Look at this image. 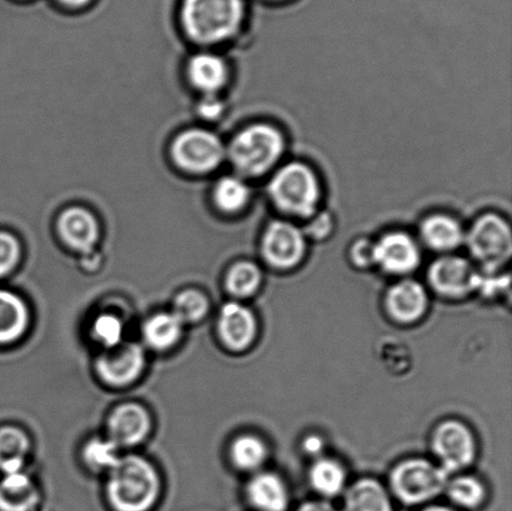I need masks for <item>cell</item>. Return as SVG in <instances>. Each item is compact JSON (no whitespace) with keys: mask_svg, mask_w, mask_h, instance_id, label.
Returning a JSON list of instances; mask_svg holds the SVG:
<instances>
[{"mask_svg":"<svg viewBox=\"0 0 512 511\" xmlns=\"http://www.w3.org/2000/svg\"><path fill=\"white\" fill-rule=\"evenodd\" d=\"M159 495V475L148 460L128 455L109 470L107 498L113 511H150Z\"/></svg>","mask_w":512,"mask_h":511,"instance_id":"cell-1","label":"cell"},{"mask_svg":"<svg viewBox=\"0 0 512 511\" xmlns=\"http://www.w3.org/2000/svg\"><path fill=\"white\" fill-rule=\"evenodd\" d=\"M271 203L286 217L308 220L319 212L321 184L304 163L291 162L276 170L268 185Z\"/></svg>","mask_w":512,"mask_h":511,"instance_id":"cell-2","label":"cell"},{"mask_svg":"<svg viewBox=\"0 0 512 511\" xmlns=\"http://www.w3.org/2000/svg\"><path fill=\"white\" fill-rule=\"evenodd\" d=\"M245 17L244 0H184L185 30L200 43H218L234 37Z\"/></svg>","mask_w":512,"mask_h":511,"instance_id":"cell-3","label":"cell"},{"mask_svg":"<svg viewBox=\"0 0 512 511\" xmlns=\"http://www.w3.org/2000/svg\"><path fill=\"white\" fill-rule=\"evenodd\" d=\"M285 152L283 133L274 125L254 124L237 134L230 144V160L244 177H261L280 162Z\"/></svg>","mask_w":512,"mask_h":511,"instance_id":"cell-4","label":"cell"},{"mask_svg":"<svg viewBox=\"0 0 512 511\" xmlns=\"http://www.w3.org/2000/svg\"><path fill=\"white\" fill-rule=\"evenodd\" d=\"M464 244L486 273H494L509 262L512 254L510 224L498 214L481 215L465 232Z\"/></svg>","mask_w":512,"mask_h":511,"instance_id":"cell-5","label":"cell"},{"mask_svg":"<svg viewBox=\"0 0 512 511\" xmlns=\"http://www.w3.org/2000/svg\"><path fill=\"white\" fill-rule=\"evenodd\" d=\"M448 482L449 474L440 465L419 458L396 465L390 478L395 497L409 505L426 503L439 497L445 492Z\"/></svg>","mask_w":512,"mask_h":511,"instance_id":"cell-6","label":"cell"},{"mask_svg":"<svg viewBox=\"0 0 512 511\" xmlns=\"http://www.w3.org/2000/svg\"><path fill=\"white\" fill-rule=\"evenodd\" d=\"M306 237L303 229L289 220H274L266 227L261 239V254L275 269L289 270L304 259Z\"/></svg>","mask_w":512,"mask_h":511,"instance_id":"cell-7","label":"cell"},{"mask_svg":"<svg viewBox=\"0 0 512 511\" xmlns=\"http://www.w3.org/2000/svg\"><path fill=\"white\" fill-rule=\"evenodd\" d=\"M431 447L440 467L449 475L469 467L474 462L476 442L474 434L459 420H445L435 429Z\"/></svg>","mask_w":512,"mask_h":511,"instance_id":"cell-8","label":"cell"},{"mask_svg":"<svg viewBox=\"0 0 512 511\" xmlns=\"http://www.w3.org/2000/svg\"><path fill=\"white\" fill-rule=\"evenodd\" d=\"M175 163L190 172H210L223 162L225 148L217 135L194 129L180 134L172 149Z\"/></svg>","mask_w":512,"mask_h":511,"instance_id":"cell-9","label":"cell"},{"mask_svg":"<svg viewBox=\"0 0 512 511\" xmlns=\"http://www.w3.org/2000/svg\"><path fill=\"white\" fill-rule=\"evenodd\" d=\"M428 278L431 287L439 294L460 298L478 289L480 273L469 260L445 255L431 264Z\"/></svg>","mask_w":512,"mask_h":511,"instance_id":"cell-10","label":"cell"},{"mask_svg":"<svg viewBox=\"0 0 512 511\" xmlns=\"http://www.w3.org/2000/svg\"><path fill=\"white\" fill-rule=\"evenodd\" d=\"M145 355L135 343H120L109 348L97 360V372L104 383L125 387L135 382L143 373Z\"/></svg>","mask_w":512,"mask_h":511,"instance_id":"cell-11","label":"cell"},{"mask_svg":"<svg viewBox=\"0 0 512 511\" xmlns=\"http://www.w3.org/2000/svg\"><path fill=\"white\" fill-rule=\"evenodd\" d=\"M419 244L409 234L391 232L375 242V265L389 274L404 275L419 267Z\"/></svg>","mask_w":512,"mask_h":511,"instance_id":"cell-12","label":"cell"},{"mask_svg":"<svg viewBox=\"0 0 512 511\" xmlns=\"http://www.w3.org/2000/svg\"><path fill=\"white\" fill-rule=\"evenodd\" d=\"M152 428L150 415L138 404H123L110 414L108 439L117 447L129 448L143 442Z\"/></svg>","mask_w":512,"mask_h":511,"instance_id":"cell-13","label":"cell"},{"mask_svg":"<svg viewBox=\"0 0 512 511\" xmlns=\"http://www.w3.org/2000/svg\"><path fill=\"white\" fill-rule=\"evenodd\" d=\"M218 332L225 347L234 352H242L254 342L256 334L254 314L242 304L227 303L220 310Z\"/></svg>","mask_w":512,"mask_h":511,"instance_id":"cell-14","label":"cell"},{"mask_svg":"<svg viewBox=\"0 0 512 511\" xmlns=\"http://www.w3.org/2000/svg\"><path fill=\"white\" fill-rule=\"evenodd\" d=\"M386 308L396 322H416L423 317L428 308V293L416 280H401L386 294Z\"/></svg>","mask_w":512,"mask_h":511,"instance_id":"cell-15","label":"cell"},{"mask_svg":"<svg viewBox=\"0 0 512 511\" xmlns=\"http://www.w3.org/2000/svg\"><path fill=\"white\" fill-rule=\"evenodd\" d=\"M59 232L65 243L78 252H90L98 243L99 224L82 208L65 210L59 219Z\"/></svg>","mask_w":512,"mask_h":511,"instance_id":"cell-16","label":"cell"},{"mask_svg":"<svg viewBox=\"0 0 512 511\" xmlns=\"http://www.w3.org/2000/svg\"><path fill=\"white\" fill-rule=\"evenodd\" d=\"M420 237L431 250L450 253L464 244L465 230L450 215L434 214L421 222Z\"/></svg>","mask_w":512,"mask_h":511,"instance_id":"cell-17","label":"cell"},{"mask_svg":"<svg viewBox=\"0 0 512 511\" xmlns=\"http://www.w3.org/2000/svg\"><path fill=\"white\" fill-rule=\"evenodd\" d=\"M247 497L259 511H285L289 507V492L285 483L273 473H260L250 480Z\"/></svg>","mask_w":512,"mask_h":511,"instance_id":"cell-18","label":"cell"},{"mask_svg":"<svg viewBox=\"0 0 512 511\" xmlns=\"http://www.w3.org/2000/svg\"><path fill=\"white\" fill-rule=\"evenodd\" d=\"M39 500L37 487L22 472L5 474L0 482V511H34Z\"/></svg>","mask_w":512,"mask_h":511,"instance_id":"cell-19","label":"cell"},{"mask_svg":"<svg viewBox=\"0 0 512 511\" xmlns=\"http://www.w3.org/2000/svg\"><path fill=\"white\" fill-rule=\"evenodd\" d=\"M188 73L194 87L207 95L215 94L222 89L229 77L227 64L213 54L195 55L190 60Z\"/></svg>","mask_w":512,"mask_h":511,"instance_id":"cell-20","label":"cell"},{"mask_svg":"<svg viewBox=\"0 0 512 511\" xmlns=\"http://www.w3.org/2000/svg\"><path fill=\"white\" fill-rule=\"evenodd\" d=\"M343 511H393V505L378 480L360 479L346 490Z\"/></svg>","mask_w":512,"mask_h":511,"instance_id":"cell-21","label":"cell"},{"mask_svg":"<svg viewBox=\"0 0 512 511\" xmlns=\"http://www.w3.org/2000/svg\"><path fill=\"white\" fill-rule=\"evenodd\" d=\"M29 324L27 305L17 294L0 290V344L17 342Z\"/></svg>","mask_w":512,"mask_h":511,"instance_id":"cell-22","label":"cell"},{"mask_svg":"<svg viewBox=\"0 0 512 511\" xmlns=\"http://www.w3.org/2000/svg\"><path fill=\"white\" fill-rule=\"evenodd\" d=\"M183 334V323L173 313L155 314L143 327L145 343L154 350H168L179 342Z\"/></svg>","mask_w":512,"mask_h":511,"instance_id":"cell-23","label":"cell"},{"mask_svg":"<svg viewBox=\"0 0 512 511\" xmlns=\"http://www.w3.org/2000/svg\"><path fill=\"white\" fill-rule=\"evenodd\" d=\"M29 449V438L23 430L0 428V470L4 474L22 472Z\"/></svg>","mask_w":512,"mask_h":511,"instance_id":"cell-24","label":"cell"},{"mask_svg":"<svg viewBox=\"0 0 512 511\" xmlns=\"http://www.w3.org/2000/svg\"><path fill=\"white\" fill-rule=\"evenodd\" d=\"M310 483L316 492L326 498H333L343 492L345 470L333 459H319L310 469Z\"/></svg>","mask_w":512,"mask_h":511,"instance_id":"cell-25","label":"cell"},{"mask_svg":"<svg viewBox=\"0 0 512 511\" xmlns=\"http://www.w3.org/2000/svg\"><path fill=\"white\" fill-rule=\"evenodd\" d=\"M230 457L232 462L240 470L244 472H253L259 469L265 463L268 457V448L265 443L255 435H242L230 449Z\"/></svg>","mask_w":512,"mask_h":511,"instance_id":"cell-26","label":"cell"},{"mask_svg":"<svg viewBox=\"0 0 512 511\" xmlns=\"http://www.w3.org/2000/svg\"><path fill=\"white\" fill-rule=\"evenodd\" d=\"M215 203L227 213H237L247 207L250 200V188L240 177H225L219 180L214 190Z\"/></svg>","mask_w":512,"mask_h":511,"instance_id":"cell-27","label":"cell"},{"mask_svg":"<svg viewBox=\"0 0 512 511\" xmlns=\"http://www.w3.org/2000/svg\"><path fill=\"white\" fill-rule=\"evenodd\" d=\"M446 494L455 505L464 509H476L484 503L486 490L479 479L464 475L446 484Z\"/></svg>","mask_w":512,"mask_h":511,"instance_id":"cell-28","label":"cell"},{"mask_svg":"<svg viewBox=\"0 0 512 511\" xmlns=\"http://www.w3.org/2000/svg\"><path fill=\"white\" fill-rule=\"evenodd\" d=\"M263 274L258 265L252 262H240L229 270L227 288L238 298H247L259 289Z\"/></svg>","mask_w":512,"mask_h":511,"instance_id":"cell-29","label":"cell"},{"mask_svg":"<svg viewBox=\"0 0 512 511\" xmlns=\"http://www.w3.org/2000/svg\"><path fill=\"white\" fill-rule=\"evenodd\" d=\"M83 458L88 467L95 472H109L119 460L118 447L112 440L94 438L85 444Z\"/></svg>","mask_w":512,"mask_h":511,"instance_id":"cell-30","label":"cell"},{"mask_svg":"<svg viewBox=\"0 0 512 511\" xmlns=\"http://www.w3.org/2000/svg\"><path fill=\"white\" fill-rule=\"evenodd\" d=\"M208 310L209 302L205 295L198 290L188 289L175 298L173 314L183 324L197 323L207 315Z\"/></svg>","mask_w":512,"mask_h":511,"instance_id":"cell-31","label":"cell"},{"mask_svg":"<svg viewBox=\"0 0 512 511\" xmlns=\"http://www.w3.org/2000/svg\"><path fill=\"white\" fill-rule=\"evenodd\" d=\"M123 322L113 314H102L94 320L92 334L98 343L104 345L105 349L117 347L122 343Z\"/></svg>","mask_w":512,"mask_h":511,"instance_id":"cell-32","label":"cell"},{"mask_svg":"<svg viewBox=\"0 0 512 511\" xmlns=\"http://www.w3.org/2000/svg\"><path fill=\"white\" fill-rule=\"evenodd\" d=\"M20 259V245L12 234L0 232V277L12 272Z\"/></svg>","mask_w":512,"mask_h":511,"instance_id":"cell-33","label":"cell"},{"mask_svg":"<svg viewBox=\"0 0 512 511\" xmlns=\"http://www.w3.org/2000/svg\"><path fill=\"white\" fill-rule=\"evenodd\" d=\"M306 225L303 229L306 238L314 240H323L328 238L334 230V219L329 213L318 212L313 217L305 220Z\"/></svg>","mask_w":512,"mask_h":511,"instance_id":"cell-34","label":"cell"},{"mask_svg":"<svg viewBox=\"0 0 512 511\" xmlns=\"http://www.w3.org/2000/svg\"><path fill=\"white\" fill-rule=\"evenodd\" d=\"M350 258L360 268L375 265V242L370 239H358L351 245Z\"/></svg>","mask_w":512,"mask_h":511,"instance_id":"cell-35","label":"cell"},{"mask_svg":"<svg viewBox=\"0 0 512 511\" xmlns=\"http://www.w3.org/2000/svg\"><path fill=\"white\" fill-rule=\"evenodd\" d=\"M198 110L203 118L214 120L223 114L224 104L222 100L215 97V94L207 95V98H204L202 102H200Z\"/></svg>","mask_w":512,"mask_h":511,"instance_id":"cell-36","label":"cell"},{"mask_svg":"<svg viewBox=\"0 0 512 511\" xmlns=\"http://www.w3.org/2000/svg\"><path fill=\"white\" fill-rule=\"evenodd\" d=\"M296 511H339L331 505L329 502H325V500H314V502L304 503L300 505Z\"/></svg>","mask_w":512,"mask_h":511,"instance_id":"cell-37","label":"cell"},{"mask_svg":"<svg viewBox=\"0 0 512 511\" xmlns=\"http://www.w3.org/2000/svg\"><path fill=\"white\" fill-rule=\"evenodd\" d=\"M323 448V439L318 437V435H309V437L304 439V450L310 455L319 454Z\"/></svg>","mask_w":512,"mask_h":511,"instance_id":"cell-38","label":"cell"},{"mask_svg":"<svg viewBox=\"0 0 512 511\" xmlns=\"http://www.w3.org/2000/svg\"><path fill=\"white\" fill-rule=\"evenodd\" d=\"M58 2L63 3L64 5H68V7L78 8L88 4L90 0H58Z\"/></svg>","mask_w":512,"mask_h":511,"instance_id":"cell-39","label":"cell"},{"mask_svg":"<svg viewBox=\"0 0 512 511\" xmlns=\"http://www.w3.org/2000/svg\"><path fill=\"white\" fill-rule=\"evenodd\" d=\"M421 511H456L453 508L445 507V505H431V507L425 508Z\"/></svg>","mask_w":512,"mask_h":511,"instance_id":"cell-40","label":"cell"},{"mask_svg":"<svg viewBox=\"0 0 512 511\" xmlns=\"http://www.w3.org/2000/svg\"><path fill=\"white\" fill-rule=\"evenodd\" d=\"M270 2H285V0H270Z\"/></svg>","mask_w":512,"mask_h":511,"instance_id":"cell-41","label":"cell"}]
</instances>
